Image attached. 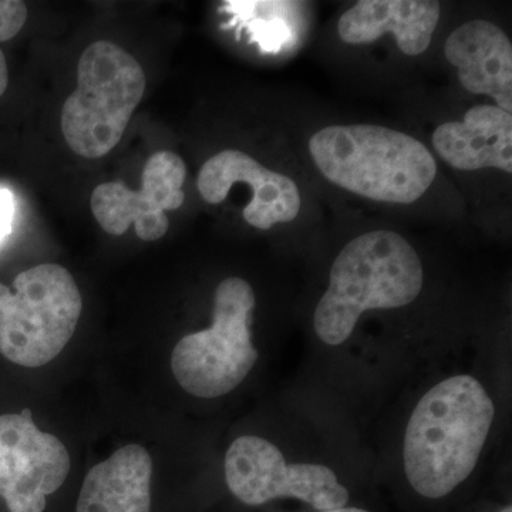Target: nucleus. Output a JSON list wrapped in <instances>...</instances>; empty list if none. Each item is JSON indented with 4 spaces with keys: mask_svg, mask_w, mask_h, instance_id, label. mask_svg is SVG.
Returning <instances> with one entry per match:
<instances>
[{
    "mask_svg": "<svg viewBox=\"0 0 512 512\" xmlns=\"http://www.w3.org/2000/svg\"><path fill=\"white\" fill-rule=\"evenodd\" d=\"M498 512H512V507H511V505H508V507H505V508H503V510L498 511Z\"/></svg>",
    "mask_w": 512,
    "mask_h": 512,
    "instance_id": "obj_19",
    "label": "nucleus"
},
{
    "mask_svg": "<svg viewBox=\"0 0 512 512\" xmlns=\"http://www.w3.org/2000/svg\"><path fill=\"white\" fill-rule=\"evenodd\" d=\"M440 15V3L430 0H360L340 16L338 33L348 45L393 35L404 55L419 56L429 49Z\"/></svg>",
    "mask_w": 512,
    "mask_h": 512,
    "instance_id": "obj_13",
    "label": "nucleus"
},
{
    "mask_svg": "<svg viewBox=\"0 0 512 512\" xmlns=\"http://www.w3.org/2000/svg\"><path fill=\"white\" fill-rule=\"evenodd\" d=\"M444 56L464 90L491 97L495 106L512 113V45L500 26L468 20L447 37Z\"/></svg>",
    "mask_w": 512,
    "mask_h": 512,
    "instance_id": "obj_11",
    "label": "nucleus"
},
{
    "mask_svg": "<svg viewBox=\"0 0 512 512\" xmlns=\"http://www.w3.org/2000/svg\"><path fill=\"white\" fill-rule=\"evenodd\" d=\"M28 19V8L19 0H0V42L13 39Z\"/></svg>",
    "mask_w": 512,
    "mask_h": 512,
    "instance_id": "obj_15",
    "label": "nucleus"
},
{
    "mask_svg": "<svg viewBox=\"0 0 512 512\" xmlns=\"http://www.w3.org/2000/svg\"><path fill=\"white\" fill-rule=\"evenodd\" d=\"M15 217V197L6 188H0V244L12 231Z\"/></svg>",
    "mask_w": 512,
    "mask_h": 512,
    "instance_id": "obj_16",
    "label": "nucleus"
},
{
    "mask_svg": "<svg viewBox=\"0 0 512 512\" xmlns=\"http://www.w3.org/2000/svg\"><path fill=\"white\" fill-rule=\"evenodd\" d=\"M70 468L62 440L43 433L29 409L0 416V498L9 512H45Z\"/></svg>",
    "mask_w": 512,
    "mask_h": 512,
    "instance_id": "obj_8",
    "label": "nucleus"
},
{
    "mask_svg": "<svg viewBox=\"0 0 512 512\" xmlns=\"http://www.w3.org/2000/svg\"><path fill=\"white\" fill-rule=\"evenodd\" d=\"M185 177L187 167L183 158L170 151H158L144 165L140 191L130 190L121 183L94 188V218L107 234L120 237L134 224L138 238L157 241L170 227L165 211L178 210L184 204Z\"/></svg>",
    "mask_w": 512,
    "mask_h": 512,
    "instance_id": "obj_9",
    "label": "nucleus"
},
{
    "mask_svg": "<svg viewBox=\"0 0 512 512\" xmlns=\"http://www.w3.org/2000/svg\"><path fill=\"white\" fill-rule=\"evenodd\" d=\"M255 292L242 278H227L215 289L211 328L184 336L171 356L174 377L185 392L215 399L237 389L254 369L252 343Z\"/></svg>",
    "mask_w": 512,
    "mask_h": 512,
    "instance_id": "obj_6",
    "label": "nucleus"
},
{
    "mask_svg": "<svg viewBox=\"0 0 512 512\" xmlns=\"http://www.w3.org/2000/svg\"><path fill=\"white\" fill-rule=\"evenodd\" d=\"M251 188L252 198L244 210L251 227L268 231L295 221L302 210L298 184L288 175L269 170L254 157L238 150H224L202 165L197 187L208 204H221L234 185Z\"/></svg>",
    "mask_w": 512,
    "mask_h": 512,
    "instance_id": "obj_10",
    "label": "nucleus"
},
{
    "mask_svg": "<svg viewBox=\"0 0 512 512\" xmlns=\"http://www.w3.org/2000/svg\"><path fill=\"white\" fill-rule=\"evenodd\" d=\"M146 92V74L130 53L107 40L84 50L77 87L64 101V140L84 158H100L120 143Z\"/></svg>",
    "mask_w": 512,
    "mask_h": 512,
    "instance_id": "obj_4",
    "label": "nucleus"
},
{
    "mask_svg": "<svg viewBox=\"0 0 512 512\" xmlns=\"http://www.w3.org/2000/svg\"><path fill=\"white\" fill-rule=\"evenodd\" d=\"M493 399L476 377L457 375L431 387L404 433L403 463L413 490L446 497L470 477L490 434Z\"/></svg>",
    "mask_w": 512,
    "mask_h": 512,
    "instance_id": "obj_1",
    "label": "nucleus"
},
{
    "mask_svg": "<svg viewBox=\"0 0 512 512\" xmlns=\"http://www.w3.org/2000/svg\"><path fill=\"white\" fill-rule=\"evenodd\" d=\"M8 83V64H6L5 55H3L2 50H0V97H2L3 93H5L6 89H8Z\"/></svg>",
    "mask_w": 512,
    "mask_h": 512,
    "instance_id": "obj_17",
    "label": "nucleus"
},
{
    "mask_svg": "<svg viewBox=\"0 0 512 512\" xmlns=\"http://www.w3.org/2000/svg\"><path fill=\"white\" fill-rule=\"evenodd\" d=\"M431 144L454 170L493 168L512 174V114L495 104H478L463 120L440 124Z\"/></svg>",
    "mask_w": 512,
    "mask_h": 512,
    "instance_id": "obj_12",
    "label": "nucleus"
},
{
    "mask_svg": "<svg viewBox=\"0 0 512 512\" xmlns=\"http://www.w3.org/2000/svg\"><path fill=\"white\" fill-rule=\"evenodd\" d=\"M13 289L0 284V353L15 365L45 366L73 338L82 295L72 274L56 264L20 272Z\"/></svg>",
    "mask_w": 512,
    "mask_h": 512,
    "instance_id": "obj_5",
    "label": "nucleus"
},
{
    "mask_svg": "<svg viewBox=\"0 0 512 512\" xmlns=\"http://www.w3.org/2000/svg\"><path fill=\"white\" fill-rule=\"evenodd\" d=\"M309 156L330 184L384 204L419 201L437 177L436 158L420 140L376 124L320 128Z\"/></svg>",
    "mask_w": 512,
    "mask_h": 512,
    "instance_id": "obj_3",
    "label": "nucleus"
},
{
    "mask_svg": "<svg viewBox=\"0 0 512 512\" xmlns=\"http://www.w3.org/2000/svg\"><path fill=\"white\" fill-rule=\"evenodd\" d=\"M151 483L150 453L138 444H128L87 473L74 512H151Z\"/></svg>",
    "mask_w": 512,
    "mask_h": 512,
    "instance_id": "obj_14",
    "label": "nucleus"
},
{
    "mask_svg": "<svg viewBox=\"0 0 512 512\" xmlns=\"http://www.w3.org/2000/svg\"><path fill=\"white\" fill-rule=\"evenodd\" d=\"M225 480L241 503L258 507L278 498H298L319 511L339 510L349 503V491L322 464L288 466L271 441L242 436L225 456Z\"/></svg>",
    "mask_w": 512,
    "mask_h": 512,
    "instance_id": "obj_7",
    "label": "nucleus"
},
{
    "mask_svg": "<svg viewBox=\"0 0 512 512\" xmlns=\"http://www.w3.org/2000/svg\"><path fill=\"white\" fill-rule=\"evenodd\" d=\"M423 285L420 256L403 235L389 229L366 232L348 242L333 261L313 328L326 345H342L363 313L410 305Z\"/></svg>",
    "mask_w": 512,
    "mask_h": 512,
    "instance_id": "obj_2",
    "label": "nucleus"
},
{
    "mask_svg": "<svg viewBox=\"0 0 512 512\" xmlns=\"http://www.w3.org/2000/svg\"><path fill=\"white\" fill-rule=\"evenodd\" d=\"M320 512H369L366 510H362V508H356V507H343L339 508V510H329V511H320Z\"/></svg>",
    "mask_w": 512,
    "mask_h": 512,
    "instance_id": "obj_18",
    "label": "nucleus"
}]
</instances>
